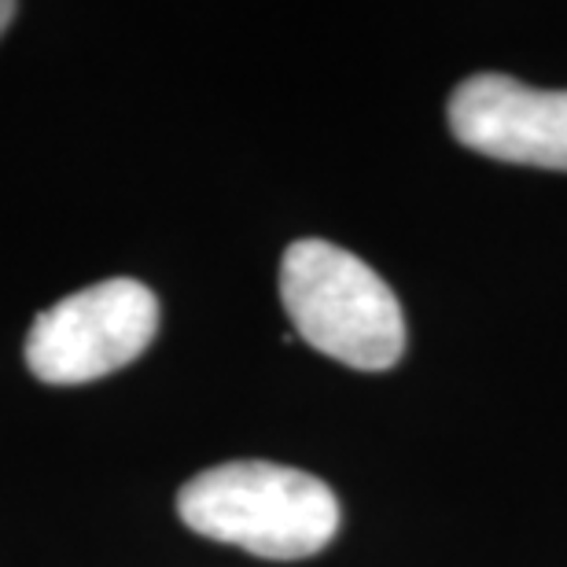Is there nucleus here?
I'll use <instances>...</instances> for the list:
<instances>
[{"instance_id": "obj_1", "label": "nucleus", "mask_w": 567, "mask_h": 567, "mask_svg": "<svg viewBox=\"0 0 567 567\" xmlns=\"http://www.w3.org/2000/svg\"><path fill=\"white\" fill-rule=\"evenodd\" d=\"M177 516L196 535L266 560H302L339 530L332 486L274 461H229L199 472L177 494Z\"/></svg>"}, {"instance_id": "obj_5", "label": "nucleus", "mask_w": 567, "mask_h": 567, "mask_svg": "<svg viewBox=\"0 0 567 567\" xmlns=\"http://www.w3.org/2000/svg\"><path fill=\"white\" fill-rule=\"evenodd\" d=\"M16 16H19V8L11 4V0H0V33L11 27V19H16Z\"/></svg>"}, {"instance_id": "obj_2", "label": "nucleus", "mask_w": 567, "mask_h": 567, "mask_svg": "<svg viewBox=\"0 0 567 567\" xmlns=\"http://www.w3.org/2000/svg\"><path fill=\"white\" fill-rule=\"evenodd\" d=\"M280 299L295 332L350 369L383 372L405 354L399 295L343 247L328 240L291 244L280 262Z\"/></svg>"}, {"instance_id": "obj_4", "label": "nucleus", "mask_w": 567, "mask_h": 567, "mask_svg": "<svg viewBox=\"0 0 567 567\" xmlns=\"http://www.w3.org/2000/svg\"><path fill=\"white\" fill-rule=\"evenodd\" d=\"M464 147L502 163L567 174V89H530L508 74H472L446 104Z\"/></svg>"}, {"instance_id": "obj_3", "label": "nucleus", "mask_w": 567, "mask_h": 567, "mask_svg": "<svg viewBox=\"0 0 567 567\" xmlns=\"http://www.w3.org/2000/svg\"><path fill=\"white\" fill-rule=\"evenodd\" d=\"M158 332L147 284L111 277L49 306L27 336V365L41 383H89L137 361Z\"/></svg>"}]
</instances>
